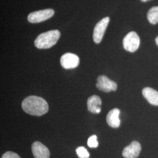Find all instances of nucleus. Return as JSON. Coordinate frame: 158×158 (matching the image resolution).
<instances>
[{"mask_svg": "<svg viewBox=\"0 0 158 158\" xmlns=\"http://www.w3.org/2000/svg\"><path fill=\"white\" fill-rule=\"evenodd\" d=\"M22 108L25 113L35 116L44 115L49 110L48 102L42 97L35 96L25 98L22 102Z\"/></svg>", "mask_w": 158, "mask_h": 158, "instance_id": "f257e3e1", "label": "nucleus"}, {"mask_svg": "<svg viewBox=\"0 0 158 158\" xmlns=\"http://www.w3.org/2000/svg\"><path fill=\"white\" fill-rule=\"evenodd\" d=\"M60 36L59 31L52 30L40 34L35 40L34 44L38 49H49L56 44Z\"/></svg>", "mask_w": 158, "mask_h": 158, "instance_id": "f03ea898", "label": "nucleus"}, {"mask_svg": "<svg viewBox=\"0 0 158 158\" xmlns=\"http://www.w3.org/2000/svg\"><path fill=\"white\" fill-rule=\"evenodd\" d=\"M123 46L125 49L130 52H134L140 45V39L138 35L134 31L130 32L123 40Z\"/></svg>", "mask_w": 158, "mask_h": 158, "instance_id": "7ed1b4c3", "label": "nucleus"}, {"mask_svg": "<svg viewBox=\"0 0 158 158\" xmlns=\"http://www.w3.org/2000/svg\"><path fill=\"white\" fill-rule=\"evenodd\" d=\"M54 14V10L51 8L33 12L29 14L28 21L32 23H42L53 17Z\"/></svg>", "mask_w": 158, "mask_h": 158, "instance_id": "20e7f679", "label": "nucleus"}, {"mask_svg": "<svg viewBox=\"0 0 158 158\" xmlns=\"http://www.w3.org/2000/svg\"><path fill=\"white\" fill-rule=\"evenodd\" d=\"M109 22L110 18L105 17L96 24L93 35V40L96 44H99L102 42Z\"/></svg>", "mask_w": 158, "mask_h": 158, "instance_id": "39448f33", "label": "nucleus"}, {"mask_svg": "<svg viewBox=\"0 0 158 158\" xmlns=\"http://www.w3.org/2000/svg\"><path fill=\"white\" fill-rule=\"evenodd\" d=\"M96 87L100 91L108 93L111 91H116L117 85L115 82L108 79L106 76L102 75L97 78Z\"/></svg>", "mask_w": 158, "mask_h": 158, "instance_id": "423d86ee", "label": "nucleus"}, {"mask_svg": "<svg viewBox=\"0 0 158 158\" xmlns=\"http://www.w3.org/2000/svg\"><path fill=\"white\" fill-rule=\"evenodd\" d=\"M80 62L79 57L72 53H66L60 58V64L66 69H74L78 66Z\"/></svg>", "mask_w": 158, "mask_h": 158, "instance_id": "0eeeda50", "label": "nucleus"}, {"mask_svg": "<svg viewBox=\"0 0 158 158\" xmlns=\"http://www.w3.org/2000/svg\"><path fill=\"white\" fill-rule=\"evenodd\" d=\"M141 151V144L137 141H133L125 147L123 151V156L125 158H136Z\"/></svg>", "mask_w": 158, "mask_h": 158, "instance_id": "6e6552de", "label": "nucleus"}, {"mask_svg": "<svg viewBox=\"0 0 158 158\" xmlns=\"http://www.w3.org/2000/svg\"><path fill=\"white\" fill-rule=\"evenodd\" d=\"M32 151L35 158H50L49 150L40 142H35L33 143L32 145Z\"/></svg>", "mask_w": 158, "mask_h": 158, "instance_id": "1a4fd4ad", "label": "nucleus"}, {"mask_svg": "<svg viewBox=\"0 0 158 158\" xmlns=\"http://www.w3.org/2000/svg\"><path fill=\"white\" fill-rule=\"evenodd\" d=\"M102 104V100L99 96H91L87 100V109L91 113L99 114L102 111L100 108Z\"/></svg>", "mask_w": 158, "mask_h": 158, "instance_id": "9d476101", "label": "nucleus"}, {"mask_svg": "<svg viewBox=\"0 0 158 158\" xmlns=\"http://www.w3.org/2000/svg\"><path fill=\"white\" fill-rule=\"evenodd\" d=\"M119 114L120 111L117 108H113L108 113L106 121L110 127L114 128H118L121 124L120 119L119 118Z\"/></svg>", "mask_w": 158, "mask_h": 158, "instance_id": "9b49d317", "label": "nucleus"}, {"mask_svg": "<svg viewBox=\"0 0 158 158\" xmlns=\"http://www.w3.org/2000/svg\"><path fill=\"white\" fill-rule=\"evenodd\" d=\"M142 95L151 104L158 106V92L157 91L150 87H145L142 90Z\"/></svg>", "mask_w": 158, "mask_h": 158, "instance_id": "f8f14e48", "label": "nucleus"}, {"mask_svg": "<svg viewBox=\"0 0 158 158\" xmlns=\"http://www.w3.org/2000/svg\"><path fill=\"white\" fill-rule=\"evenodd\" d=\"M147 18L151 24H156L158 23V6L152 7L147 14Z\"/></svg>", "mask_w": 158, "mask_h": 158, "instance_id": "ddd939ff", "label": "nucleus"}, {"mask_svg": "<svg viewBox=\"0 0 158 158\" xmlns=\"http://www.w3.org/2000/svg\"><path fill=\"white\" fill-rule=\"evenodd\" d=\"M76 153L79 158H89L90 154L85 147H79L76 149Z\"/></svg>", "mask_w": 158, "mask_h": 158, "instance_id": "4468645a", "label": "nucleus"}, {"mask_svg": "<svg viewBox=\"0 0 158 158\" xmlns=\"http://www.w3.org/2000/svg\"><path fill=\"white\" fill-rule=\"evenodd\" d=\"M97 137L96 135L91 136L88 139L87 144L88 146L90 148H97L98 145V142L97 140Z\"/></svg>", "mask_w": 158, "mask_h": 158, "instance_id": "2eb2a0df", "label": "nucleus"}, {"mask_svg": "<svg viewBox=\"0 0 158 158\" xmlns=\"http://www.w3.org/2000/svg\"><path fill=\"white\" fill-rule=\"evenodd\" d=\"M1 158H21V157L16 153L8 151L3 154Z\"/></svg>", "mask_w": 158, "mask_h": 158, "instance_id": "dca6fc26", "label": "nucleus"}, {"mask_svg": "<svg viewBox=\"0 0 158 158\" xmlns=\"http://www.w3.org/2000/svg\"><path fill=\"white\" fill-rule=\"evenodd\" d=\"M155 42H156V45L158 46V36L156 38V39H155Z\"/></svg>", "mask_w": 158, "mask_h": 158, "instance_id": "f3484780", "label": "nucleus"}, {"mask_svg": "<svg viewBox=\"0 0 158 158\" xmlns=\"http://www.w3.org/2000/svg\"><path fill=\"white\" fill-rule=\"evenodd\" d=\"M142 2H147L148 1H149V0H141Z\"/></svg>", "mask_w": 158, "mask_h": 158, "instance_id": "a211bd4d", "label": "nucleus"}]
</instances>
